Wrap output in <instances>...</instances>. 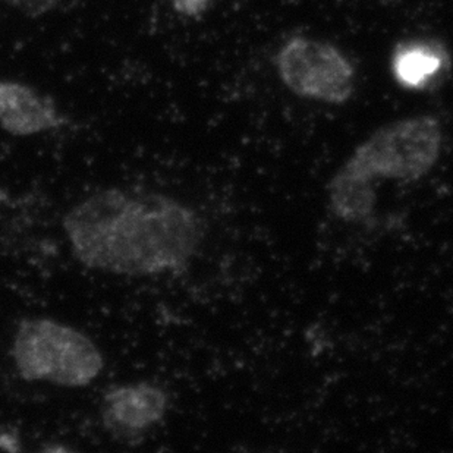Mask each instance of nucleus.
I'll return each instance as SVG.
<instances>
[{"label": "nucleus", "mask_w": 453, "mask_h": 453, "mask_svg": "<svg viewBox=\"0 0 453 453\" xmlns=\"http://www.w3.org/2000/svg\"><path fill=\"white\" fill-rule=\"evenodd\" d=\"M6 2L28 17H40L55 9L60 0H6Z\"/></svg>", "instance_id": "nucleus-9"}, {"label": "nucleus", "mask_w": 453, "mask_h": 453, "mask_svg": "<svg viewBox=\"0 0 453 453\" xmlns=\"http://www.w3.org/2000/svg\"><path fill=\"white\" fill-rule=\"evenodd\" d=\"M441 124L432 116H414L377 129L355 149L347 165L372 182H415L441 157Z\"/></svg>", "instance_id": "nucleus-3"}, {"label": "nucleus", "mask_w": 453, "mask_h": 453, "mask_svg": "<svg viewBox=\"0 0 453 453\" xmlns=\"http://www.w3.org/2000/svg\"><path fill=\"white\" fill-rule=\"evenodd\" d=\"M285 86L305 99L345 103L354 91V69L347 58L329 43L296 37L278 56Z\"/></svg>", "instance_id": "nucleus-4"}, {"label": "nucleus", "mask_w": 453, "mask_h": 453, "mask_svg": "<svg viewBox=\"0 0 453 453\" xmlns=\"http://www.w3.org/2000/svg\"><path fill=\"white\" fill-rule=\"evenodd\" d=\"M209 0H175V6L184 15H198L204 11Z\"/></svg>", "instance_id": "nucleus-10"}, {"label": "nucleus", "mask_w": 453, "mask_h": 453, "mask_svg": "<svg viewBox=\"0 0 453 453\" xmlns=\"http://www.w3.org/2000/svg\"><path fill=\"white\" fill-rule=\"evenodd\" d=\"M64 229L81 265L135 278L184 270L204 235L202 219L184 203L118 188L103 189L69 210Z\"/></svg>", "instance_id": "nucleus-1"}, {"label": "nucleus", "mask_w": 453, "mask_h": 453, "mask_svg": "<svg viewBox=\"0 0 453 453\" xmlns=\"http://www.w3.org/2000/svg\"><path fill=\"white\" fill-rule=\"evenodd\" d=\"M446 66L441 49L424 43L401 46L395 51L392 69L396 81L406 88H423Z\"/></svg>", "instance_id": "nucleus-8"}, {"label": "nucleus", "mask_w": 453, "mask_h": 453, "mask_svg": "<svg viewBox=\"0 0 453 453\" xmlns=\"http://www.w3.org/2000/svg\"><path fill=\"white\" fill-rule=\"evenodd\" d=\"M167 408L169 396L160 386L147 381L113 386L103 396V426L118 441H138L165 418Z\"/></svg>", "instance_id": "nucleus-5"}, {"label": "nucleus", "mask_w": 453, "mask_h": 453, "mask_svg": "<svg viewBox=\"0 0 453 453\" xmlns=\"http://www.w3.org/2000/svg\"><path fill=\"white\" fill-rule=\"evenodd\" d=\"M53 103L18 82H0V127L17 137H28L59 127Z\"/></svg>", "instance_id": "nucleus-6"}, {"label": "nucleus", "mask_w": 453, "mask_h": 453, "mask_svg": "<svg viewBox=\"0 0 453 453\" xmlns=\"http://www.w3.org/2000/svg\"><path fill=\"white\" fill-rule=\"evenodd\" d=\"M327 196L334 216L345 222H365L376 207V182L343 163L327 184Z\"/></svg>", "instance_id": "nucleus-7"}, {"label": "nucleus", "mask_w": 453, "mask_h": 453, "mask_svg": "<svg viewBox=\"0 0 453 453\" xmlns=\"http://www.w3.org/2000/svg\"><path fill=\"white\" fill-rule=\"evenodd\" d=\"M12 358L24 380L62 388H86L104 368L102 352L87 334L51 319L19 323Z\"/></svg>", "instance_id": "nucleus-2"}]
</instances>
